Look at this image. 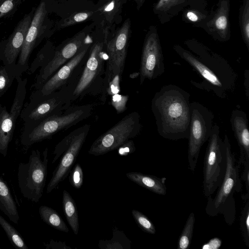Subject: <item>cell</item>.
<instances>
[{
	"mask_svg": "<svg viewBox=\"0 0 249 249\" xmlns=\"http://www.w3.org/2000/svg\"><path fill=\"white\" fill-rule=\"evenodd\" d=\"M190 94L173 84L162 87L151 102L157 131L172 141L188 139L191 120Z\"/></svg>",
	"mask_w": 249,
	"mask_h": 249,
	"instance_id": "6da1fadb",
	"label": "cell"
},
{
	"mask_svg": "<svg viewBox=\"0 0 249 249\" xmlns=\"http://www.w3.org/2000/svg\"><path fill=\"white\" fill-rule=\"evenodd\" d=\"M108 29L100 23H96L92 42L83 71L72 93V102L86 95H97L102 91L107 60L106 44Z\"/></svg>",
	"mask_w": 249,
	"mask_h": 249,
	"instance_id": "7a4b0ae2",
	"label": "cell"
},
{
	"mask_svg": "<svg viewBox=\"0 0 249 249\" xmlns=\"http://www.w3.org/2000/svg\"><path fill=\"white\" fill-rule=\"evenodd\" d=\"M225 148L226 168L220 187L213 198L208 197L205 208L206 213L211 216L219 213L224 216L226 223L231 226L235 218L236 210L234 194L242 191L243 184L240 177V166L232 152L230 140L227 134L223 140Z\"/></svg>",
	"mask_w": 249,
	"mask_h": 249,
	"instance_id": "3957f363",
	"label": "cell"
},
{
	"mask_svg": "<svg viewBox=\"0 0 249 249\" xmlns=\"http://www.w3.org/2000/svg\"><path fill=\"white\" fill-rule=\"evenodd\" d=\"M91 105L70 106L61 113L43 120L25 123L20 142L29 146L50 139L56 133L67 129L89 118L92 114Z\"/></svg>",
	"mask_w": 249,
	"mask_h": 249,
	"instance_id": "277c9868",
	"label": "cell"
},
{
	"mask_svg": "<svg viewBox=\"0 0 249 249\" xmlns=\"http://www.w3.org/2000/svg\"><path fill=\"white\" fill-rule=\"evenodd\" d=\"M77 81L69 83L50 94L35 90L21 110L20 117L25 123L36 122L64 112L71 106L72 93Z\"/></svg>",
	"mask_w": 249,
	"mask_h": 249,
	"instance_id": "5b68a950",
	"label": "cell"
},
{
	"mask_svg": "<svg viewBox=\"0 0 249 249\" xmlns=\"http://www.w3.org/2000/svg\"><path fill=\"white\" fill-rule=\"evenodd\" d=\"M48 149L41 155L38 150H33L27 162H21L18 169V183L24 197L37 203L42 197L48 173Z\"/></svg>",
	"mask_w": 249,
	"mask_h": 249,
	"instance_id": "8992f818",
	"label": "cell"
},
{
	"mask_svg": "<svg viewBox=\"0 0 249 249\" xmlns=\"http://www.w3.org/2000/svg\"><path fill=\"white\" fill-rule=\"evenodd\" d=\"M90 128L89 124L81 126L66 136L55 146L52 163L60 157V160L53 171L46 189L50 193L64 180L72 168L80 153Z\"/></svg>",
	"mask_w": 249,
	"mask_h": 249,
	"instance_id": "52a82bcc",
	"label": "cell"
},
{
	"mask_svg": "<svg viewBox=\"0 0 249 249\" xmlns=\"http://www.w3.org/2000/svg\"><path fill=\"white\" fill-rule=\"evenodd\" d=\"M131 22L126 19L121 26L109 31L106 44L107 60L101 100L105 102L109 83L114 77L122 76L126 58L129 39L131 32Z\"/></svg>",
	"mask_w": 249,
	"mask_h": 249,
	"instance_id": "ba28073f",
	"label": "cell"
},
{
	"mask_svg": "<svg viewBox=\"0 0 249 249\" xmlns=\"http://www.w3.org/2000/svg\"><path fill=\"white\" fill-rule=\"evenodd\" d=\"M219 127L213 124L206 150L203 169V193L208 198L220 187L226 168L225 148Z\"/></svg>",
	"mask_w": 249,
	"mask_h": 249,
	"instance_id": "9c48e42d",
	"label": "cell"
},
{
	"mask_svg": "<svg viewBox=\"0 0 249 249\" xmlns=\"http://www.w3.org/2000/svg\"><path fill=\"white\" fill-rule=\"evenodd\" d=\"M142 128L140 114L136 111L132 112L125 116L95 140L90 146L88 153L98 156L117 149L137 136Z\"/></svg>",
	"mask_w": 249,
	"mask_h": 249,
	"instance_id": "30bf717a",
	"label": "cell"
},
{
	"mask_svg": "<svg viewBox=\"0 0 249 249\" xmlns=\"http://www.w3.org/2000/svg\"><path fill=\"white\" fill-rule=\"evenodd\" d=\"M214 115L202 104L191 103V120L188 138L189 169L195 171L200 149L208 140L213 125Z\"/></svg>",
	"mask_w": 249,
	"mask_h": 249,
	"instance_id": "8fae6325",
	"label": "cell"
},
{
	"mask_svg": "<svg viewBox=\"0 0 249 249\" xmlns=\"http://www.w3.org/2000/svg\"><path fill=\"white\" fill-rule=\"evenodd\" d=\"M95 24L96 23L92 21L73 36L55 47L52 60L38 71L33 86L35 90L39 89L57 70L71 59L90 39Z\"/></svg>",
	"mask_w": 249,
	"mask_h": 249,
	"instance_id": "7c38bea8",
	"label": "cell"
},
{
	"mask_svg": "<svg viewBox=\"0 0 249 249\" xmlns=\"http://www.w3.org/2000/svg\"><path fill=\"white\" fill-rule=\"evenodd\" d=\"M46 2L41 0L36 9L26 34L22 48L16 63L23 73L29 68V60L34 49L55 31L54 23L49 18Z\"/></svg>",
	"mask_w": 249,
	"mask_h": 249,
	"instance_id": "4fadbf2b",
	"label": "cell"
},
{
	"mask_svg": "<svg viewBox=\"0 0 249 249\" xmlns=\"http://www.w3.org/2000/svg\"><path fill=\"white\" fill-rule=\"evenodd\" d=\"M163 61L157 27L151 25L145 34L142 48L139 71L141 85L145 79H154L164 73Z\"/></svg>",
	"mask_w": 249,
	"mask_h": 249,
	"instance_id": "5bb4252c",
	"label": "cell"
},
{
	"mask_svg": "<svg viewBox=\"0 0 249 249\" xmlns=\"http://www.w3.org/2000/svg\"><path fill=\"white\" fill-rule=\"evenodd\" d=\"M17 86L9 111L0 104V154L5 157L13 137L17 120L23 108L27 94V78L17 77Z\"/></svg>",
	"mask_w": 249,
	"mask_h": 249,
	"instance_id": "9a60e30c",
	"label": "cell"
},
{
	"mask_svg": "<svg viewBox=\"0 0 249 249\" xmlns=\"http://www.w3.org/2000/svg\"><path fill=\"white\" fill-rule=\"evenodd\" d=\"M91 42L92 36L71 59L57 70L36 90L41 94L46 95L69 83L78 81L87 59Z\"/></svg>",
	"mask_w": 249,
	"mask_h": 249,
	"instance_id": "2e32d148",
	"label": "cell"
},
{
	"mask_svg": "<svg viewBox=\"0 0 249 249\" xmlns=\"http://www.w3.org/2000/svg\"><path fill=\"white\" fill-rule=\"evenodd\" d=\"M174 51L183 59L189 64L202 77L205 82L193 84L198 88L213 91L216 96L225 98L232 89L215 72L208 68L196 55L179 45L173 46Z\"/></svg>",
	"mask_w": 249,
	"mask_h": 249,
	"instance_id": "e0dca14e",
	"label": "cell"
},
{
	"mask_svg": "<svg viewBox=\"0 0 249 249\" xmlns=\"http://www.w3.org/2000/svg\"><path fill=\"white\" fill-rule=\"evenodd\" d=\"M184 44L208 68L234 89L237 75L227 60L195 38L187 39Z\"/></svg>",
	"mask_w": 249,
	"mask_h": 249,
	"instance_id": "ac0fdd59",
	"label": "cell"
},
{
	"mask_svg": "<svg viewBox=\"0 0 249 249\" xmlns=\"http://www.w3.org/2000/svg\"><path fill=\"white\" fill-rule=\"evenodd\" d=\"M230 0H218L206 19L198 28L203 29L216 41L225 42L231 38Z\"/></svg>",
	"mask_w": 249,
	"mask_h": 249,
	"instance_id": "d6986e66",
	"label": "cell"
},
{
	"mask_svg": "<svg viewBox=\"0 0 249 249\" xmlns=\"http://www.w3.org/2000/svg\"><path fill=\"white\" fill-rule=\"evenodd\" d=\"M35 9L34 7L26 14L9 37L0 42V62L3 65L17 63Z\"/></svg>",
	"mask_w": 249,
	"mask_h": 249,
	"instance_id": "ffe728a7",
	"label": "cell"
},
{
	"mask_svg": "<svg viewBox=\"0 0 249 249\" xmlns=\"http://www.w3.org/2000/svg\"><path fill=\"white\" fill-rule=\"evenodd\" d=\"M230 122L239 147L237 163L241 167L246 163H249V131L246 113L241 110H233Z\"/></svg>",
	"mask_w": 249,
	"mask_h": 249,
	"instance_id": "44dd1931",
	"label": "cell"
},
{
	"mask_svg": "<svg viewBox=\"0 0 249 249\" xmlns=\"http://www.w3.org/2000/svg\"><path fill=\"white\" fill-rule=\"evenodd\" d=\"M206 0H157L153 11L162 24L169 22L187 7H206Z\"/></svg>",
	"mask_w": 249,
	"mask_h": 249,
	"instance_id": "7402d4cb",
	"label": "cell"
},
{
	"mask_svg": "<svg viewBox=\"0 0 249 249\" xmlns=\"http://www.w3.org/2000/svg\"><path fill=\"white\" fill-rule=\"evenodd\" d=\"M128 0H101L97 1L95 8L98 23L107 27L109 31L122 21L123 7Z\"/></svg>",
	"mask_w": 249,
	"mask_h": 249,
	"instance_id": "603a6c76",
	"label": "cell"
},
{
	"mask_svg": "<svg viewBox=\"0 0 249 249\" xmlns=\"http://www.w3.org/2000/svg\"><path fill=\"white\" fill-rule=\"evenodd\" d=\"M126 176L129 180L153 193L162 196L166 194L165 177L159 178L138 172L127 173Z\"/></svg>",
	"mask_w": 249,
	"mask_h": 249,
	"instance_id": "cb8c5ba5",
	"label": "cell"
},
{
	"mask_svg": "<svg viewBox=\"0 0 249 249\" xmlns=\"http://www.w3.org/2000/svg\"><path fill=\"white\" fill-rule=\"evenodd\" d=\"M89 20H92L96 23L98 22L95 4L86 8L83 7L61 18L54 23V30H60Z\"/></svg>",
	"mask_w": 249,
	"mask_h": 249,
	"instance_id": "d4e9b609",
	"label": "cell"
},
{
	"mask_svg": "<svg viewBox=\"0 0 249 249\" xmlns=\"http://www.w3.org/2000/svg\"><path fill=\"white\" fill-rule=\"evenodd\" d=\"M0 210L15 224H18L19 215L16 203L6 182L0 175Z\"/></svg>",
	"mask_w": 249,
	"mask_h": 249,
	"instance_id": "484cf974",
	"label": "cell"
},
{
	"mask_svg": "<svg viewBox=\"0 0 249 249\" xmlns=\"http://www.w3.org/2000/svg\"><path fill=\"white\" fill-rule=\"evenodd\" d=\"M63 211L67 221L75 235H77L79 224L78 211L75 201L70 193L64 190L62 194Z\"/></svg>",
	"mask_w": 249,
	"mask_h": 249,
	"instance_id": "4316f807",
	"label": "cell"
},
{
	"mask_svg": "<svg viewBox=\"0 0 249 249\" xmlns=\"http://www.w3.org/2000/svg\"><path fill=\"white\" fill-rule=\"evenodd\" d=\"M22 74L16 63L0 66V99L10 88L17 77L21 76Z\"/></svg>",
	"mask_w": 249,
	"mask_h": 249,
	"instance_id": "83f0119b",
	"label": "cell"
},
{
	"mask_svg": "<svg viewBox=\"0 0 249 249\" xmlns=\"http://www.w3.org/2000/svg\"><path fill=\"white\" fill-rule=\"evenodd\" d=\"M38 212L41 219L45 223L57 230L66 233L69 232L68 227L55 210L49 206L42 205Z\"/></svg>",
	"mask_w": 249,
	"mask_h": 249,
	"instance_id": "f1b7e54d",
	"label": "cell"
},
{
	"mask_svg": "<svg viewBox=\"0 0 249 249\" xmlns=\"http://www.w3.org/2000/svg\"><path fill=\"white\" fill-rule=\"evenodd\" d=\"M55 49V46L53 43L50 40H47L38 52L36 57L29 66L28 70V73H33L39 68H42L47 65L53 58Z\"/></svg>",
	"mask_w": 249,
	"mask_h": 249,
	"instance_id": "f546056e",
	"label": "cell"
},
{
	"mask_svg": "<svg viewBox=\"0 0 249 249\" xmlns=\"http://www.w3.org/2000/svg\"><path fill=\"white\" fill-rule=\"evenodd\" d=\"M112 237L110 240H100L98 247L101 249H129L131 242L123 231L115 227L112 231Z\"/></svg>",
	"mask_w": 249,
	"mask_h": 249,
	"instance_id": "4dcf8cb0",
	"label": "cell"
},
{
	"mask_svg": "<svg viewBox=\"0 0 249 249\" xmlns=\"http://www.w3.org/2000/svg\"><path fill=\"white\" fill-rule=\"evenodd\" d=\"M209 12L206 7H187L182 11V20L198 28L207 18Z\"/></svg>",
	"mask_w": 249,
	"mask_h": 249,
	"instance_id": "1f68e13d",
	"label": "cell"
},
{
	"mask_svg": "<svg viewBox=\"0 0 249 249\" xmlns=\"http://www.w3.org/2000/svg\"><path fill=\"white\" fill-rule=\"evenodd\" d=\"M238 19L241 36L249 52V0H242Z\"/></svg>",
	"mask_w": 249,
	"mask_h": 249,
	"instance_id": "d6a6232c",
	"label": "cell"
},
{
	"mask_svg": "<svg viewBox=\"0 0 249 249\" xmlns=\"http://www.w3.org/2000/svg\"><path fill=\"white\" fill-rule=\"evenodd\" d=\"M0 225L13 247L17 249H28L27 245L20 234L0 214Z\"/></svg>",
	"mask_w": 249,
	"mask_h": 249,
	"instance_id": "836d02e7",
	"label": "cell"
},
{
	"mask_svg": "<svg viewBox=\"0 0 249 249\" xmlns=\"http://www.w3.org/2000/svg\"><path fill=\"white\" fill-rule=\"evenodd\" d=\"M195 215L192 212L189 215L178 241V249H187L191 243L195 224Z\"/></svg>",
	"mask_w": 249,
	"mask_h": 249,
	"instance_id": "e575fe53",
	"label": "cell"
},
{
	"mask_svg": "<svg viewBox=\"0 0 249 249\" xmlns=\"http://www.w3.org/2000/svg\"><path fill=\"white\" fill-rule=\"evenodd\" d=\"M239 219L240 228L245 245L249 247V201H245Z\"/></svg>",
	"mask_w": 249,
	"mask_h": 249,
	"instance_id": "d590c367",
	"label": "cell"
},
{
	"mask_svg": "<svg viewBox=\"0 0 249 249\" xmlns=\"http://www.w3.org/2000/svg\"><path fill=\"white\" fill-rule=\"evenodd\" d=\"M131 213L136 223L143 231L151 234L156 233V227L148 217L136 210H132Z\"/></svg>",
	"mask_w": 249,
	"mask_h": 249,
	"instance_id": "8d00e7d4",
	"label": "cell"
},
{
	"mask_svg": "<svg viewBox=\"0 0 249 249\" xmlns=\"http://www.w3.org/2000/svg\"><path fill=\"white\" fill-rule=\"evenodd\" d=\"M24 0H2L0 3V19L12 15Z\"/></svg>",
	"mask_w": 249,
	"mask_h": 249,
	"instance_id": "74e56055",
	"label": "cell"
},
{
	"mask_svg": "<svg viewBox=\"0 0 249 249\" xmlns=\"http://www.w3.org/2000/svg\"><path fill=\"white\" fill-rule=\"evenodd\" d=\"M83 178L82 167L79 163H77L69 173V181L72 187L76 189H80L83 184Z\"/></svg>",
	"mask_w": 249,
	"mask_h": 249,
	"instance_id": "f35d334b",
	"label": "cell"
},
{
	"mask_svg": "<svg viewBox=\"0 0 249 249\" xmlns=\"http://www.w3.org/2000/svg\"><path fill=\"white\" fill-rule=\"evenodd\" d=\"M128 99L127 95H121L118 93L111 96V104L117 113H121L126 110Z\"/></svg>",
	"mask_w": 249,
	"mask_h": 249,
	"instance_id": "ab89813d",
	"label": "cell"
},
{
	"mask_svg": "<svg viewBox=\"0 0 249 249\" xmlns=\"http://www.w3.org/2000/svg\"><path fill=\"white\" fill-rule=\"evenodd\" d=\"M243 171L242 173L241 179L245 184L246 192L242 194V199L246 201L249 198V163H246L243 165Z\"/></svg>",
	"mask_w": 249,
	"mask_h": 249,
	"instance_id": "60d3db41",
	"label": "cell"
},
{
	"mask_svg": "<svg viewBox=\"0 0 249 249\" xmlns=\"http://www.w3.org/2000/svg\"><path fill=\"white\" fill-rule=\"evenodd\" d=\"M121 78L122 76L117 75L109 83L107 91V96L108 95L112 96L119 93L120 82Z\"/></svg>",
	"mask_w": 249,
	"mask_h": 249,
	"instance_id": "b9f144b4",
	"label": "cell"
},
{
	"mask_svg": "<svg viewBox=\"0 0 249 249\" xmlns=\"http://www.w3.org/2000/svg\"><path fill=\"white\" fill-rule=\"evenodd\" d=\"M117 149L119 155L124 156L133 153L135 151L136 148L133 141L129 140Z\"/></svg>",
	"mask_w": 249,
	"mask_h": 249,
	"instance_id": "7bdbcfd3",
	"label": "cell"
},
{
	"mask_svg": "<svg viewBox=\"0 0 249 249\" xmlns=\"http://www.w3.org/2000/svg\"><path fill=\"white\" fill-rule=\"evenodd\" d=\"M46 249H71V248L67 246L65 242L56 241L51 240L48 243H44Z\"/></svg>",
	"mask_w": 249,
	"mask_h": 249,
	"instance_id": "ee69618b",
	"label": "cell"
},
{
	"mask_svg": "<svg viewBox=\"0 0 249 249\" xmlns=\"http://www.w3.org/2000/svg\"><path fill=\"white\" fill-rule=\"evenodd\" d=\"M222 241L218 238H213L202 247L203 249H217L222 244Z\"/></svg>",
	"mask_w": 249,
	"mask_h": 249,
	"instance_id": "f6af8a7d",
	"label": "cell"
},
{
	"mask_svg": "<svg viewBox=\"0 0 249 249\" xmlns=\"http://www.w3.org/2000/svg\"><path fill=\"white\" fill-rule=\"evenodd\" d=\"M245 87L246 94L247 98L249 97V70H246L245 71Z\"/></svg>",
	"mask_w": 249,
	"mask_h": 249,
	"instance_id": "bcb514c9",
	"label": "cell"
},
{
	"mask_svg": "<svg viewBox=\"0 0 249 249\" xmlns=\"http://www.w3.org/2000/svg\"><path fill=\"white\" fill-rule=\"evenodd\" d=\"M133 0L136 3V8L138 10H139L144 3L145 0Z\"/></svg>",
	"mask_w": 249,
	"mask_h": 249,
	"instance_id": "7dc6e473",
	"label": "cell"
},
{
	"mask_svg": "<svg viewBox=\"0 0 249 249\" xmlns=\"http://www.w3.org/2000/svg\"><path fill=\"white\" fill-rule=\"evenodd\" d=\"M140 76V72H134L130 74L129 77L132 79H134Z\"/></svg>",
	"mask_w": 249,
	"mask_h": 249,
	"instance_id": "c3c4849f",
	"label": "cell"
},
{
	"mask_svg": "<svg viewBox=\"0 0 249 249\" xmlns=\"http://www.w3.org/2000/svg\"><path fill=\"white\" fill-rule=\"evenodd\" d=\"M46 3H50L56 0H44Z\"/></svg>",
	"mask_w": 249,
	"mask_h": 249,
	"instance_id": "681fc988",
	"label": "cell"
},
{
	"mask_svg": "<svg viewBox=\"0 0 249 249\" xmlns=\"http://www.w3.org/2000/svg\"><path fill=\"white\" fill-rule=\"evenodd\" d=\"M2 0H0V3L1 2V1H2Z\"/></svg>",
	"mask_w": 249,
	"mask_h": 249,
	"instance_id": "f907efd6",
	"label": "cell"
},
{
	"mask_svg": "<svg viewBox=\"0 0 249 249\" xmlns=\"http://www.w3.org/2000/svg\"><path fill=\"white\" fill-rule=\"evenodd\" d=\"M97 1L101 0H97Z\"/></svg>",
	"mask_w": 249,
	"mask_h": 249,
	"instance_id": "816d5d0a",
	"label": "cell"
},
{
	"mask_svg": "<svg viewBox=\"0 0 249 249\" xmlns=\"http://www.w3.org/2000/svg\"><path fill=\"white\" fill-rule=\"evenodd\" d=\"M0 66H1V65H0Z\"/></svg>",
	"mask_w": 249,
	"mask_h": 249,
	"instance_id": "f5cc1de1",
	"label": "cell"
},
{
	"mask_svg": "<svg viewBox=\"0 0 249 249\" xmlns=\"http://www.w3.org/2000/svg\"></svg>",
	"mask_w": 249,
	"mask_h": 249,
	"instance_id": "db71d44e",
	"label": "cell"
}]
</instances>
